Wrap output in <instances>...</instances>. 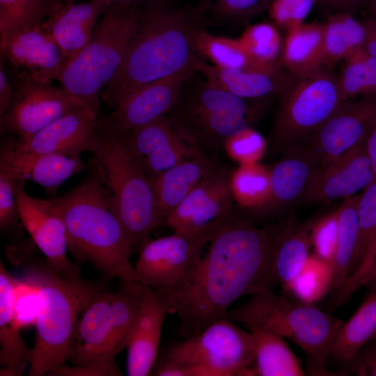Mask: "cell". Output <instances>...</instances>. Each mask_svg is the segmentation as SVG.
Returning <instances> with one entry per match:
<instances>
[{
    "instance_id": "51",
    "label": "cell",
    "mask_w": 376,
    "mask_h": 376,
    "mask_svg": "<svg viewBox=\"0 0 376 376\" xmlns=\"http://www.w3.org/2000/svg\"><path fill=\"white\" fill-rule=\"evenodd\" d=\"M47 375L54 376H119L123 375V373L118 366L100 368L77 366L69 367L63 363L51 369Z\"/></svg>"
},
{
    "instance_id": "40",
    "label": "cell",
    "mask_w": 376,
    "mask_h": 376,
    "mask_svg": "<svg viewBox=\"0 0 376 376\" xmlns=\"http://www.w3.org/2000/svg\"><path fill=\"white\" fill-rule=\"evenodd\" d=\"M56 0H0V34L42 25Z\"/></svg>"
},
{
    "instance_id": "3",
    "label": "cell",
    "mask_w": 376,
    "mask_h": 376,
    "mask_svg": "<svg viewBox=\"0 0 376 376\" xmlns=\"http://www.w3.org/2000/svg\"><path fill=\"white\" fill-rule=\"evenodd\" d=\"M59 211L68 246L80 262L125 282L138 281L129 258L130 244L113 196L94 158L84 179L67 193L49 199Z\"/></svg>"
},
{
    "instance_id": "23",
    "label": "cell",
    "mask_w": 376,
    "mask_h": 376,
    "mask_svg": "<svg viewBox=\"0 0 376 376\" xmlns=\"http://www.w3.org/2000/svg\"><path fill=\"white\" fill-rule=\"evenodd\" d=\"M85 168L81 156L26 152L15 147V141L8 140L1 146L0 169L15 179L31 180L48 189H56Z\"/></svg>"
},
{
    "instance_id": "47",
    "label": "cell",
    "mask_w": 376,
    "mask_h": 376,
    "mask_svg": "<svg viewBox=\"0 0 376 376\" xmlns=\"http://www.w3.org/2000/svg\"><path fill=\"white\" fill-rule=\"evenodd\" d=\"M15 180L0 169V229L1 233L20 235L23 225L15 194Z\"/></svg>"
},
{
    "instance_id": "30",
    "label": "cell",
    "mask_w": 376,
    "mask_h": 376,
    "mask_svg": "<svg viewBox=\"0 0 376 376\" xmlns=\"http://www.w3.org/2000/svg\"><path fill=\"white\" fill-rule=\"evenodd\" d=\"M376 336V285L356 312L343 322L331 357L348 366L359 350Z\"/></svg>"
},
{
    "instance_id": "48",
    "label": "cell",
    "mask_w": 376,
    "mask_h": 376,
    "mask_svg": "<svg viewBox=\"0 0 376 376\" xmlns=\"http://www.w3.org/2000/svg\"><path fill=\"white\" fill-rule=\"evenodd\" d=\"M336 210L314 221L311 228V242L314 254L332 264L338 242Z\"/></svg>"
},
{
    "instance_id": "18",
    "label": "cell",
    "mask_w": 376,
    "mask_h": 376,
    "mask_svg": "<svg viewBox=\"0 0 376 376\" xmlns=\"http://www.w3.org/2000/svg\"><path fill=\"white\" fill-rule=\"evenodd\" d=\"M1 54L33 79L52 83L59 79L68 61L42 25L0 34Z\"/></svg>"
},
{
    "instance_id": "2",
    "label": "cell",
    "mask_w": 376,
    "mask_h": 376,
    "mask_svg": "<svg viewBox=\"0 0 376 376\" xmlns=\"http://www.w3.org/2000/svg\"><path fill=\"white\" fill-rule=\"evenodd\" d=\"M201 22L193 8L175 0H141L126 54L102 100L115 107L136 90L194 64L201 55L191 44L190 32Z\"/></svg>"
},
{
    "instance_id": "16",
    "label": "cell",
    "mask_w": 376,
    "mask_h": 376,
    "mask_svg": "<svg viewBox=\"0 0 376 376\" xmlns=\"http://www.w3.org/2000/svg\"><path fill=\"white\" fill-rule=\"evenodd\" d=\"M25 180H15L14 190L23 227L54 268L68 274H80L67 258V233L63 219L50 200L29 195Z\"/></svg>"
},
{
    "instance_id": "21",
    "label": "cell",
    "mask_w": 376,
    "mask_h": 376,
    "mask_svg": "<svg viewBox=\"0 0 376 376\" xmlns=\"http://www.w3.org/2000/svg\"><path fill=\"white\" fill-rule=\"evenodd\" d=\"M195 68L212 85L245 99L280 97L295 76L281 65L271 68L223 69L209 64L202 56L197 59Z\"/></svg>"
},
{
    "instance_id": "53",
    "label": "cell",
    "mask_w": 376,
    "mask_h": 376,
    "mask_svg": "<svg viewBox=\"0 0 376 376\" xmlns=\"http://www.w3.org/2000/svg\"><path fill=\"white\" fill-rule=\"evenodd\" d=\"M15 96V87L5 73L2 58L0 65V121L10 109Z\"/></svg>"
},
{
    "instance_id": "39",
    "label": "cell",
    "mask_w": 376,
    "mask_h": 376,
    "mask_svg": "<svg viewBox=\"0 0 376 376\" xmlns=\"http://www.w3.org/2000/svg\"><path fill=\"white\" fill-rule=\"evenodd\" d=\"M332 281V264L313 253L284 291L299 301L313 304L331 291Z\"/></svg>"
},
{
    "instance_id": "24",
    "label": "cell",
    "mask_w": 376,
    "mask_h": 376,
    "mask_svg": "<svg viewBox=\"0 0 376 376\" xmlns=\"http://www.w3.org/2000/svg\"><path fill=\"white\" fill-rule=\"evenodd\" d=\"M108 0L62 2L42 24L61 47L68 63L90 42L95 27L110 3Z\"/></svg>"
},
{
    "instance_id": "46",
    "label": "cell",
    "mask_w": 376,
    "mask_h": 376,
    "mask_svg": "<svg viewBox=\"0 0 376 376\" xmlns=\"http://www.w3.org/2000/svg\"><path fill=\"white\" fill-rule=\"evenodd\" d=\"M317 0H272L268 8L274 24L286 31L304 23Z\"/></svg>"
},
{
    "instance_id": "60",
    "label": "cell",
    "mask_w": 376,
    "mask_h": 376,
    "mask_svg": "<svg viewBox=\"0 0 376 376\" xmlns=\"http://www.w3.org/2000/svg\"><path fill=\"white\" fill-rule=\"evenodd\" d=\"M370 283L374 284V285H376V277Z\"/></svg>"
},
{
    "instance_id": "26",
    "label": "cell",
    "mask_w": 376,
    "mask_h": 376,
    "mask_svg": "<svg viewBox=\"0 0 376 376\" xmlns=\"http://www.w3.org/2000/svg\"><path fill=\"white\" fill-rule=\"evenodd\" d=\"M14 278L0 263V375L19 376L31 363L33 349L20 335L15 317Z\"/></svg>"
},
{
    "instance_id": "6",
    "label": "cell",
    "mask_w": 376,
    "mask_h": 376,
    "mask_svg": "<svg viewBox=\"0 0 376 376\" xmlns=\"http://www.w3.org/2000/svg\"><path fill=\"white\" fill-rule=\"evenodd\" d=\"M224 318L248 330L265 329L290 339L309 357L315 373L327 375V363L343 323L313 304L291 301L272 289L251 294L244 304L228 310Z\"/></svg>"
},
{
    "instance_id": "52",
    "label": "cell",
    "mask_w": 376,
    "mask_h": 376,
    "mask_svg": "<svg viewBox=\"0 0 376 376\" xmlns=\"http://www.w3.org/2000/svg\"><path fill=\"white\" fill-rule=\"evenodd\" d=\"M354 276L359 282L363 283H368L376 277V235Z\"/></svg>"
},
{
    "instance_id": "12",
    "label": "cell",
    "mask_w": 376,
    "mask_h": 376,
    "mask_svg": "<svg viewBox=\"0 0 376 376\" xmlns=\"http://www.w3.org/2000/svg\"><path fill=\"white\" fill-rule=\"evenodd\" d=\"M13 86V102L0 127L1 134H15L19 141L28 140L56 119L84 107L62 87L38 81L24 71L17 75Z\"/></svg>"
},
{
    "instance_id": "11",
    "label": "cell",
    "mask_w": 376,
    "mask_h": 376,
    "mask_svg": "<svg viewBox=\"0 0 376 376\" xmlns=\"http://www.w3.org/2000/svg\"><path fill=\"white\" fill-rule=\"evenodd\" d=\"M210 237L174 233L148 240L139 249L134 267L137 281L159 297L179 290L193 275Z\"/></svg>"
},
{
    "instance_id": "32",
    "label": "cell",
    "mask_w": 376,
    "mask_h": 376,
    "mask_svg": "<svg viewBox=\"0 0 376 376\" xmlns=\"http://www.w3.org/2000/svg\"><path fill=\"white\" fill-rule=\"evenodd\" d=\"M143 290V285L139 281H121L114 294L110 311L109 347V356L113 359L127 347L141 307Z\"/></svg>"
},
{
    "instance_id": "34",
    "label": "cell",
    "mask_w": 376,
    "mask_h": 376,
    "mask_svg": "<svg viewBox=\"0 0 376 376\" xmlns=\"http://www.w3.org/2000/svg\"><path fill=\"white\" fill-rule=\"evenodd\" d=\"M359 195L345 198L336 210L338 242L334 260L331 292H336L347 279L358 238L357 203Z\"/></svg>"
},
{
    "instance_id": "13",
    "label": "cell",
    "mask_w": 376,
    "mask_h": 376,
    "mask_svg": "<svg viewBox=\"0 0 376 376\" xmlns=\"http://www.w3.org/2000/svg\"><path fill=\"white\" fill-rule=\"evenodd\" d=\"M376 119V96L343 100L307 137L302 147L319 166L339 158L365 139Z\"/></svg>"
},
{
    "instance_id": "42",
    "label": "cell",
    "mask_w": 376,
    "mask_h": 376,
    "mask_svg": "<svg viewBox=\"0 0 376 376\" xmlns=\"http://www.w3.org/2000/svg\"><path fill=\"white\" fill-rule=\"evenodd\" d=\"M357 210L358 238L348 276L359 267L376 235V180L359 194Z\"/></svg>"
},
{
    "instance_id": "10",
    "label": "cell",
    "mask_w": 376,
    "mask_h": 376,
    "mask_svg": "<svg viewBox=\"0 0 376 376\" xmlns=\"http://www.w3.org/2000/svg\"><path fill=\"white\" fill-rule=\"evenodd\" d=\"M185 376H255V343L249 331L226 318L170 347L160 359Z\"/></svg>"
},
{
    "instance_id": "49",
    "label": "cell",
    "mask_w": 376,
    "mask_h": 376,
    "mask_svg": "<svg viewBox=\"0 0 376 376\" xmlns=\"http://www.w3.org/2000/svg\"><path fill=\"white\" fill-rule=\"evenodd\" d=\"M15 317L22 329L36 324L38 308L37 288L26 276L15 279Z\"/></svg>"
},
{
    "instance_id": "15",
    "label": "cell",
    "mask_w": 376,
    "mask_h": 376,
    "mask_svg": "<svg viewBox=\"0 0 376 376\" xmlns=\"http://www.w3.org/2000/svg\"><path fill=\"white\" fill-rule=\"evenodd\" d=\"M195 63L136 90L113 107L110 115L97 119V127L125 134L164 117L174 106L185 83L197 73Z\"/></svg>"
},
{
    "instance_id": "27",
    "label": "cell",
    "mask_w": 376,
    "mask_h": 376,
    "mask_svg": "<svg viewBox=\"0 0 376 376\" xmlns=\"http://www.w3.org/2000/svg\"><path fill=\"white\" fill-rule=\"evenodd\" d=\"M220 166L217 157L203 155L180 162L152 178L163 221L198 184Z\"/></svg>"
},
{
    "instance_id": "28",
    "label": "cell",
    "mask_w": 376,
    "mask_h": 376,
    "mask_svg": "<svg viewBox=\"0 0 376 376\" xmlns=\"http://www.w3.org/2000/svg\"><path fill=\"white\" fill-rule=\"evenodd\" d=\"M313 223L275 228L272 267L277 285L283 290L299 274L310 256Z\"/></svg>"
},
{
    "instance_id": "4",
    "label": "cell",
    "mask_w": 376,
    "mask_h": 376,
    "mask_svg": "<svg viewBox=\"0 0 376 376\" xmlns=\"http://www.w3.org/2000/svg\"><path fill=\"white\" fill-rule=\"evenodd\" d=\"M38 294L36 335L29 375L42 376L70 359L79 318L100 290L52 267L46 260L26 265Z\"/></svg>"
},
{
    "instance_id": "57",
    "label": "cell",
    "mask_w": 376,
    "mask_h": 376,
    "mask_svg": "<svg viewBox=\"0 0 376 376\" xmlns=\"http://www.w3.org/2000/svg\"><path fill=\"white\" fill-rule=\"evenodd\" d=\"M212 3V0H199L198 3L193 7L196 15L203 19L205 15L207 13Z\"/></svg>"
},
{
    "instance_id": "20",
    "label": "cell",
    "mask_w": 376,
    "mask_h": 376,
    "mask_svg": "<svg viewBox=\"0 0 376 376\" xmlns=\"http://www.w3.org/2000/svg\"><path fill=\"white\" fill-rule=\"evenodd\" d=\"M97 113L79 107L51 123L30 139L15 141V147L34 154L59 153L81 156L90 150L97 132Z\"/></svg>"
},
{
    "instance_id": "35",
    "label": "cell",
    "mask_w": 376,
    "mask_h": 376,
    "mask_svg": "<svg viewBox=\"0 0 376 376\" xmlns=\"http://www.w3.org/2000/svg\"><path fill=\"white\" fill-rule=\"evenodd\" d=\"M229 187L242 208L259 214L270 194V169L258 162L240 164L230 172Z\"/></svg>"
},
{
    "instance_id": "56",
    "label": "cell",
    "mask_w": 376,
    "mask_h": 376,
    "mask_svg": "<svg viewBox=\"0 0 376 376\" xmlns=\"http://www.w3.org/2000/svg\"><path fill=\"white\" fill-rule=\"evenodd\" d=\"M366 148L376 178V119L366 137Z\"/></svg>"
},
{
    "instance_id": "50",
    "label": "cell",
    "mask_w": 376,
    "mask_h": 376,
    "mask_svg": "<svg viewBox=\"0 0 376 376\" xmlns=\"http://www.w3.org/2000/svg\"><path fill=\"white\" fill-rule=\"evenodd\" d=\"M347 367V373L376 376V336L359 350Z\"/></svg>"
},
{
    "instance_id": "9",
    "label": "cell",
    "mask_w": 376,
    "mask_h": 376,
    "mask_svg": "<svg viewBox=\"0 0 376 376\" xmlns=\"http://www.w3.org/2000/svg\"><path fill=\"white\" fill-rule=\"evenodd\" d=\"M279 97L269 144L273 151L282 153L301 147L345 100L338 76L323 66L295 75Z\"/></svg>"
},
{
    "instance_id": "14",
    "label": "cell",
    "mask_w": 376,
    "mask_h": 376,
    "mask_svg": "<svg viewBox=\"0 0 376 376\" xmlns=\"http://www.w3.org/2000/svg\"><path fill=\"white\" fill-rule=\"evenodd\" d=\"M230 172L221 166L198 184L162 224L174 233L189 236L211 234L233 215Z\"/></svg>"
},
{
    "instance_id": "17",
    "label": "cell",
    "mask_w": 376,
    "mask_h": 376,
    "mask_svg": "<svg viewBox=\"0 0 376 376\" xmlns=\"http://www.w3.org/2000/svg\"><path fill=\"white\" fill-rule=\"evenodd\" d=\"M366 140L339 158L314 172L298 204L327 203L347 198L376 180L366 148Z\"/></svg>"
},
{
    "instance_id": "58",
    "label": "cell",
    "mask_w": 376,
    "mask_h": 376,
    "mask_svg": "<svg viewBox=\"0 0 376 376\" xmlns=\"http://www.w3.org/2000/svg\"><path fill=\"white\" fill-rule=\"evenodd\" d=\"M366 2L373 19H376V0H366Z\"/></svg>"
},
{
    "instance_id": "36",
    "label": "cell",
    "mask_w": 376,
    "mask_h": 376,
    "mask_svg": "<svg viewBox=\"0 0 376 376\" xmlns=\"http://www.w3.org/2000/svg\"><path fill=\"white\" fill-rule=\"evenodd\" d=\"M203 22L191 29V44L198 54L208 58L212 65L223 69L237 70L255 67L237 39L217 36L204 29Z\"/></svg>"
},
{
    "instance_id": "54",
    "label": "cell",
    "mask_w": 376,
    "mask_h": 376,
    "mask_svg": "<svg viewBox=\"0 0 376 376\" xmlns=\"http://www.w3.org/2000/svg\"><path fill=\"white\" fill-rule=\"evenodd\" d=\"M366 0H317L322 8L334 13L350 12L355 10Z\"/></svg>"
},
{
    "instance_id": "43",
    "label": "cell",
    "mask_w": 376,
    "mask_h": 376,
    "mask_svg": "<svg viewBox=\"0 0 376 376\" xmlns=\"http://www.w3.org/2000/svg\"><path fill=\"white\" fill-rule=\"evenodd\" d=\"M160 334H136L132 336L127 345V375H149L157 358Z\"/></svg>"
},
{
    "instance_id": "37",
    "label": "cell",
    "mask_w": 376,
    "mask_h": 376,
    "mask_svg": "<svg viewBox=\"0 0 376 376\" xmlns=\"http://www.w3.org/2000/svg\"><path fill=\"white\" fill-rule=\"evenodd\" d=\"M237 40L253 66L271 68L281 65L283 42L274 24L260 22L247 26Z\"/></svg>"
},
{
    "instance_id": "33",
    "label": "cell",
    "mask_w": 376,
    "mask_h": 376,
    "mask_svg": "<svg viewBox=\"0 0 376 376\" xmlns=\"http://www.w3.org/2000/svg\"><path fill=\"white\" fill-rule=\"evenodd\" d=\"M323 26L325 64L345 60L363 47L366 27L352 13H334L323 23Z\"/></svg>"
},
{
    "instance_id": "22",
    "label": "cell",
    "mask_w": 376,
    "mask_h": 376,
    "mask_svg": "<svg viewBox=\"0 0 376 376\" xmlns=\"http://www.w3.org/2000/svg\"><path fill=\"white\" fill-rule=\"evenodd\" d=\"M114 294L100 290L83 311L77 323L73 354L75 366H117L109 353L110 311Z\"/></svg>"
},
{
    "instance_id": "5",
    "label": "cell",
    "mask_w": 376,
    "mask_h": 376,
    "mask_svg": "<svg viewBox=\"0 0 376 376\" xmlns=\"http://www.w3.org/2000/svg\"><path fill=\"white\" fill-rule=\"evenodd\" d=\"M191 78L165 117L186 142L205 155L217 157L229 136L260 120L268 99L242 98L205 79L193 82Z\"/></svg>"
},
{
    "instance_id": "38",
    "label": "cell",
    "mask_w": 376,
    "mask_h": 376,
    "mask_svg": "<svg viewBox=\"0 0 376 376\" xmlns=\"http://www.w3.org/2000/svg\"><path fill=\"white\" fill-rule=\"evenodd\" d=\"M345 61L338 77L343 99L376 96V57L361 47Z\"/></svg>"
},
{
    "instance_id": "59",
    "label": "cell",
    "mask_w": 376,
    "mask_h": 376,
    "mask_svg": "<svg viewBox=\"0 0 376 376\" xmlns=\"http://www.w3.org/2000/svg\"><path fill=\"white\" fill-rule=\"evenodd\" d=\"M77 1V0H56V1H57L58 3H62V2H66V1ZM108 1H141V0H108Z\"/></svg>"
},
{
    "instance_id": "8",
    "label": "cell",
    "mask_w": 376,
    "mask_h": 376,
    "mask_svg": "<svg viewBox=\"0 0 376 376\" xmlns=\"http://www.w3.org/2000/svg\"><path fill=\"white\" fill-rule=\"evenodd\" d=\"M141 1H111L88 44L58 79L63 89L97 113L101 94L120 68L136 28Z\"/></svg>"
},
{
    "instance_id": "29",
    "label": "cell",
    "mask_w": 376,
    "mask_h": 376,
    "mask_svg": "<svg viewBox=\"0 0 376 376\" xmlns=\"http://www.w3.org/2000/svg\"><path fill=\"white\" fill-rule=\"evenodd\" d=\"M323 23H303L287 31L281 65L295 75L313 71L324 64Z\"/></svg>"
},
{
    "instance_id": "31",
    "label": "cell",
    "mask_w": 376,
    "mask_h": 376,
    "mask_svg": "<svg viewBox=\"0 0 376 376\" xmlns=\"http://www.w3.org/2000/svg\"><path fill=\"white\" fill-rule=\"evenodd\" d=\"M249 331L255 343V376H303L301 362L284 338L265 329Z\"/></svg>"
},
{
    "instance_id": "25",
    "label": "cell",
    "mask_w": 376,
    "mask_h": 376,
    "mask_svg": "<svg viewBox=\"0 0 376 376\" xmlns=\"http://www.w3.org/2000/svg\"><path fill=\"white\" fill-rule=\"evenodd\" d=\"M283 155L270 169L269 198L260 214H267L298 204L319 166L302 146Z\"/></svg>"
},
{
    "instance_id": "55",
    "label": "cell",
    "mask_w": 376,
    "mask_h": 376,
    "mask_svg": "<svg viewBox=\"0 0 376 376\" xmlns=\"http://www.w3.org/2000/svg\"><path fill=\"white\" fill-rule=\"evenodd\" d=\"M366 38L362 48L367 53L376 57V19H370L364 22Z\"/></svg>"
},
{
    "instance_id": "41",
    "label": "cell",
    "mask_w": 376,
    "mask_h": 376,
    "mask_svg": "<svg viewBox=\"0 0 376 376\" xmlns=\"http://www.w3.org/2000/svg\"><path fill=\"white\" fill-rule=\"evenodd\" d=\"M272 0H215L204 25H240L267 11Z\"/></svg>"
},
{
    "instance_id": "44",
    "label": "cell",
    "mask_w": 376,
    "mask_h": 376,
    "mask_svg": "<svg viewBox=\"0 0 376 376\" xmlns=\"http://www.w3.org/2000/svg\"><path fill=\"white\" fill-rule=\"evenodd\" d=\"M267 141L253 127L242 130L224 142V150L227 155L240 164H253L265 155Z\"/></svg>"
},
{
    "instance_id": "7",
    "label": "cell",
    "mask_w": 376,
    "mask_h": 376,
    "mask_svg": "<svg viewBox=\"0 0 376 376\" xmlns=\"http://www.w3.org/2000/svg\"><path fill=\"white\" fill-rule=\"evenodd\" d=\"M89 152L100 165L127 235L132 253L163 222L152 179L122 134L97 127Z\"/></svg>"
},
{
    "instance_id": "1",
    "label": "cell",
    "mask_w": 376,
    "mask_h": 376,
    "mask_svg": "<svg viewBox=\"0 0 376 376\" xmlns=\"http://www.w3.org/2000/svg\"><path fill=\"white\" fill-rule=\"evenodd\" d=\"M274 235V228H257L233 215L216 227L189 281L159 297L168 313L178 315L182 337L198 335L224 318L240 297L277 286L272 267Z\"/></svg>"
},
{
    "instance_id": "19",
    "label": "cell",
    "mask_w": 376,
    "mask_h": 376,
    "mask_svg": "<svg viewBox=\"0 0 376 376\" xmlns=\"http://www.w3.org/2000/svg\"><path fill=\"white\" fill-rule=\"evenodd\" d=\"M122 135L150 178L180 162L203 155L179 136L165 116Z\"/></svg>"
},
{
    "instance_id": "45",
    "label": "cell",
    "mask_w": 376,
    "mask_h": 376,
    "mask_svg": "<svg viewBox=\"0 0 376 376\" xmlns=\"http://www.w3.org/2000/svg\"><path fill=\"white\" fill-rule=\"evenodd\" d=\"M143 288L141 307L130 338L135 334H161L165 317L168 313L165 303L155 291L146 285H143Z\"/></svg>"
}]
</instances>
